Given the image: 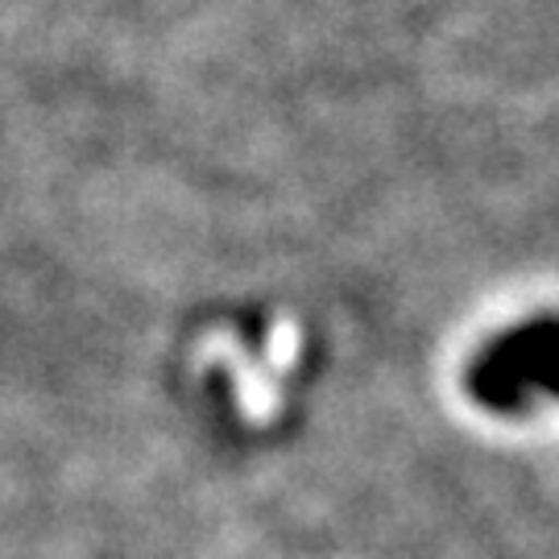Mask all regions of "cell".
<instances>
[{
  "instance_id": "obj_1",
  "label": "cell",
  "mask_w": 559,
  "mask_h": 559,
  "mask_svg": "<svg viewBox=\"0 0 559 559\" xmlns=\"http://www.w3.org/2000/svg\"><path fill=\"white\" fill-rule=\"evenodd\" d=\"M468 394L493 415L559 406V323H535L485 348L468 369Z\"/></svg>"
}]
</instances>
